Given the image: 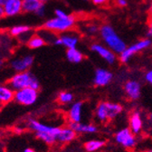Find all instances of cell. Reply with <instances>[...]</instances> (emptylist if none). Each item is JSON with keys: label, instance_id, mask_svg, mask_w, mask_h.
I'll list each match as a JSON object with an SVG mask.
<instances>
[{"label": "cell", "instance_id": "ac0fdd59", "mask_svg": "<svg viewBox=\"0 0 152 152\" xmlns=\"http://www.w3.org/2000/svg\"><path fill=\"white\" fill-rule=\"evenodd\" d=\"M45 5L42 3L40 0H23V13L37 15Z\"/></svg>", "mask_w": 152, "mask_h": 152}, {"label": "cell", "instance_id": "603a6c76", "mask_svg": "<svg viewBox=\"0 0 152 152\" xmlns=\"http://www.w3.org/2000/svg\"><path fill=\"white\" fill-rule=\"evenodd\" d=\"M66 59L70 63L79 64L83 60V54L77 48L67 49V51H66Z\"/></svg>", "mask_w": 152, "mask_h": 152}, {"label": "cell", "instance_id": "1f68e13d", "mask_svg": "<svg viewBox=\"0 0 152 152\" xmlns=\"http://www.w3.org/2000/svg\"><path fill=\"white\" fill-rule=\"evenodd\" d=\"M5 16V13H4V7H3V5L0 4V20Z\"/></svg>", "mask_w": 152, "mask_h": 152}, {"label": "cell", "instance_id": "83f0119b", "mask_svg": "<svg viewBox=\"0 0 152 152\" xmlns=\"http://www.w3.org/2000/svg\"><path fill=\"white\" fill-rule=\"evenodd\" d=\"M145 81L148 83L152 84V69L146 72V74H145Z\"/></svg>", "mask_w": 152, "mask_h": 152}, {"label": "cell", "instance_id": "60d3db41", "mask_svg": "<svg viewBox=\"0 0 152 152\" xmlns=\"http://www.w3.org/2000/svg\"><path fill=\"white\" fill-rule=\"evenodd\" d=\"M0 105H1V104H0Z\"/></svg>", "mask_w": 152, "mask_h": 152}, {"label": "cell", "instance_id": "4fadbf2b", "mask_svg": "<svg viewBox=\"0 0 152 152\" xmlns=\"http://www.w3.org/2000/svg\"><path fill=\"white\" fill-rule=\"evenodd\" d=\"M3 7L5 16H17L23 13V0H8L3 5Z\"/></svg>", "mask_w": 152, "mask_h": 152}, {"label": "cell", "instance_id": "74e56055", "mask_svg": "<svg viewBox=\"0 0 152 152\" xmlns=\"http://www.w3.org/2000/svg\"><path fill=\"white\" fill-rule=\"evenodd\" d=\"M7 1H8V0H1V4H2V5H4Z\"/></svg>", "mask_w": 152, "mask_h": 152}, {"label": "cell", "instance_id": "277c9868", "mask_svg": "<svg viewBox=\"0 0 152 152\" xmlns=\"http://www.w3.org/2000/svg\"><path fill=\"white\" fill-rule=\"evenodd\" d=\"M75 22V17L71 15L66 18H59L54 16L48 19L43 24V28L54 34H61L73 28Z\"/></svg>", "mask_w": 152, "mask_h": 152}, {"label": "cell", "instance_id": "ffe728a7", "mask_svg": "<svg viewBox=\"0 0 152 152\" xmlns=\"http://www.w3.org/2000/svg\"><path fill=\"white\" fill-rule=\"evenodd\" d=\"M69 126L77 133L80 134H93L98 131V127L93 124H85L82 122L74 123V122H70Z\"/></svg>", "mask_w": 152, "mask_h": 152}, {"label": "cell", "instance_id": "3957f363", "mask_svg": "<svg viewBox=\"0 0 152 152\" xmlns=\"http://www.w3.org/2000/svg\"><path fill=\"white\" fill-rule=\"evenodd\" d=\"M100 33L105 44L113 53L121 54L127 48L125 42L117 34V33L110 26L103 25L100 28Z\"/></svg>", "mask_w": 152, "mask_h": 152}, {"label": "cell", "instance_id": "5bb4252c", "mask_svg": "<svg viewBox=\"0 0 152 152\" xmlns=\"http://www.w3.org/2000/svg\"><path fill=\"white\" fill-rule=\"evenodd\" d=\"M79 43V37L72 34H63L59 37H56L53 44L55 45H60L66 47L67 49H72L77 47Z\"/></svg>", "mask_w": 152, "mask_h": 152}, {"label": "cell", "instance_id": "d4e9b609", "mask_svg": "<svg viewBox=\"0 0 152 152\" xmlns=\"http://www.w3.org/2000/svg\"><path fill=\"white\" fill-rule=\"evenodd\" d=\"M35 137L40 140L41 141H43L44 143L47 144V145H53L54 143H56V138L55 136L50 134V133H42V132H36L35 133Z\"/></svg>", "mask_w": 152, "mask_h": 152}, {"label": "cell", "instance_id": "cb8c5ba5", "mask_svg": "<svg viewBox=\"0 0 152 152\" xmlns=\"http://www.w3.org/2000/svg\"><path fill=\"white\" fill-rule=\"evenodd\" d=\"M105 146V141L102 140H91L84 143V149L86 152H96Z\"/></svg>", "mask_w": 152, "mask_h": 152}, {"label": "cell", "instance_id": "8fae6325", "mask_svg": "<svg viewBox=\"0 0 152 152\" xmlns=\"http://www.w3.org/2000/svg\"><path fill=\"white\" fill-rule=\"evenodd\" d=\"M112 79L113 74L110 71L104 68H98L94 73L93 83L98 87H104L110 83Z\"/></svg>", "mask_w": 152, "mask_h": 152}, {"label": "cell", "instance_id": "484cf974", "mask_svg": "<svg viewBox=\"0 0 152 152\" xmlns=\"http://www.w3.org/2000/svg\"><path fill=\"white\" fill-rule=\"evenodd\" d=\"M74 96L73 94L70 91H61L58 94L57 100L61 104H69L73 102Z\"/></svg>", "mask_w": 152, "mask_h": 152}, {"label": "cell", "instance_id": "44dd1931", "mask_svg": "<svg viewBox=\"0 0 152 152\" xmlns=\"http://www.w3.org/2000/svg\"><path fill=\"white\" fill-rule=\"evenodd\" d=\"M15 91L8 86L0 84V104L5 105L14 101Z\"/></svg>", "mask_w": 152, "mask_h": 152}, {"label": "cell", "instance_id": "d6986e66", "mask_svg": "<svg viewBox=\"0 0 152 152\" xmlns=\"http://www.w3.org/2000/svg\"><path fill=\"white\" fill-rule=\"evenodd\" d=\"M9 34L20 39L25 36L30 38L32 35V27L27 25H15L9 29Z\"/></svg>", "mask_w": 152, "mask_h": 152}, {"label": "cell", "instance_id": "836d02e7", "mask_svg": "<svg viewBox=\"0 0 152 152\" xmlns=\"http://www.w3.org/2000/svg\"><path fill=\"white\" fill-rule=\"evenodd\" d=\"M148 36H152V22L149 25V28L148 31Z\"/></svg>", "mask_w": 152, "mask_h": 152}, {"label": "cell", "instance_id": "7402d4cb", "mask_svg": "<svg viewBox=\"0 0 152 152\" xmlns=\"http://www.w3.org/2000/svg\"><path fill=\"white\" fill-rule=\"evenodd\" d=\"M46 45V41L40 34H32L29 40L26 42V45L30 49H39Z\"/></svg>", "mask_w": 152, "mask_h": 152}, {"label": "cell", "instance_id": "9a60e30c", "mask_svg": "<svg viewBox=\"0 0 152 152\" xmlns=\"http://www.w3.org/2000/svg\"><path fill=\"white\" fill-rule=\"evenodd\" d=\"M77 137L76 133L70 126L66 127H60V130L56 136V141L61 144H67L74 140Z\"/></svg>", "mask_w": 152, "mask_h": 152}, {"label": "cell", "instance_id": "f546056e", "mask_svg": "<svg viewBox=\"0 0 152 152\" xmlns=\"http://www.w3.org/2000/svg\"><path fill=\"white\" fill-rule=\"evenodd\" d=\"M91 1L93 4L97 5V6H104L110 1V0H91Z\"/></svg>", "mask_w": 152, "mask_h": 152}, {"label": "cell", "instance_id": "7a4b0ae2", "mask_svg": "<svg viewBox=\"0 0 152 152\" xmlns=\"http://www.w3.org/2000/svg\"><path fill=\"white\" fill-rule=\"evenodd\" d=\"M122 110L123 107L120 103L101 102L95 109V118L99 122L104 123L118 117Z\"/></svg>", "mask_w": 152, "mask_h": 152}, {"label": "cell", "instance_id": "e575fe53", "mask_svg": "<svg viewBox=\"0 0 152 152\" xmlns=\"http://www.w3.org/2000/svg\"><path fill=\"white\" fill-rule=\"evenodd\" d=\"M23 152H35V150H34L33 148H26Z\"/></svg>", "mask_w": 152, "mask_h": 152}, {"label": "cell", "instance_id": "4dcf8cb0", "mask_svg": "<svg viewBox=\"0 0 152 152\" xmlns=\"http://www.w3.org/2000/svg\"><path fill=\"white\" fill-rule=\"evenodd\" d=\"M116 4L121 7H124L128 5V2L127 0H116Z\"/></svg>", "mask_w": 152, "mask_h": 152}, {"label": "cell", "instance_id": "f1b7e54d", "mask_svg": "<svg viewBox=\"0 0 152 152\" xmlns=\"http://www.w3.org/2000/svg\"><path fill=\"white\" fill-rule=\"evenodd\" d=\"M97 31H98V27H97L96 26H94V25L90 26L87 27V32H88V34H96Z\"/></svg>", "mask_w": 152, "mask_h": 152}, {"label": "cell", "instance_id": "5b68a950", "mask_svg": "<svg viewBox=\"0 0 152 152\" xmlns=\"http://www.w3.org/2000/svg\"><path fill=\"white\" fill-rule=\"evenodd\" d=\"M38 96H39V92L37 90L25 88L15 91L14 101L23 106H32L37 102Z\"/></svg>", "mask_w": 152, "mask_h": 152}, {"label": "cell", "instance_id": "4316f807", "mask_svg": "<svg viewBox=\"0 0 152 152\" xmlns=\"http://www.w3.org/2000/svg\"><path fill=\"white\" fill-rule=\"evenodd\" d=\"M54 15H55L56 17H59V18H66V17H68L70 15L65 11H64V10H62L60 8H56L54 10Z\"/></svg>", "mask_w": 152, "mask_h": 152}, {"label": "cell", "instance_id": "e0dca14e", "mask_svg": "<svg viewBox=\"0 0 152 152\" xmlns=\"http://www.w3.org/2000/svg\"><path fill=\"white\" fill-rule=\"evenodd\" d=\"M83 108V103L82 102H76L71 105L70 110L68 111V119L70 122L78 123L82 121Z\"/></svg>", "mask_w": 152, "mask_h": 152}, {"label": "cell", "instance_id": "8d00e7d4", "mask_svg": "<svg viewBox=\"0 0 152 152\" xmlns=\"http://www.w3.org/2000/svg\"><path fill=\"white\" fill-rule=\"evenodd\" d=\"M3 64H4V62H3L1 59H0V68H1V67L3 66Z\"/></svg>", "mask_w": 152, "mask_h": 152}, {"label": "cell", "instance_id": "9c48e42d", "mask_svg": "<svg viewBox=\"0 0 152 152\" xmlns=\"http://www.w3.org/2000/svg\"><path fill=\"white\" fill-rule=\"evenodd\" d=\"M27 127L32 129L33 131L36 132H42V133H50V134L57 136L58 132L60 130V127H53V126H49L46 124H44L40 121H38L34 119H29L27 121Z\"/></svg>", "mask_w": 152, "mask_h": 152}, {"label": "cell", "instance_id": "7c38bea8", "mask_svg": "<svg viewBox=\"0 0 152 152\" xmlns=\"http://www.w3.org/2000/svg\"><path fill=\"white\" fill-rule=\"evenodd\" d=\"M91 51L98 53L109 64H113L116 62L117 58H116L115 53H113L110 48H107L104 45H100V44H92L91 45Z\"/></svg>", "mask_w": 152, "mask_h": 152}, {"label": "cell", "instance_id": "ab89813d", "mask_svg": "<svg viewBox=\"0 0 152 152\" xmlns=\"http://www.w3.org/2000/svg\"><path fill=\"white\" fill-rule=\"evenodd\" d=\"M149 117H150V119H151V120H152V113H151V114H150V116H149Z\"/></svg>", "mask_w": 152, "mask_h": 152}, {"label": "cell", "instance_id": "8992f818", "mask_svg": "<svg viewBox=\"0 0 152 152\" xmlns=\"http://www.w3.org/2000/svg\"><path fill=\"white\" fill-rule=\"evenodd\" d=\"M152 45V42L146 38V39H142L137 43H135L134 45H132L129 47H127L121 54H120V62L121 64H127L130 59L131 57L136 54L137 53L142 51V50H145L147 48H148L150 45Z\"/></svg>", "mask_w": 152, "mask_h": 152}, {"label": "cell", "instance_id": "52a82bcc", "mask_svg": "<svg viewBox=\"0 0 152 152\" xmlns=\"http://www.w3.org/2000/svg\"><path fill=\"white\" fill-rule=\"evenodd\" d=\"M115 141L125 148H133L137 144V139L129 128H124L120 129L115 134Z\"/></svg>", "mask_w": 152, "mask_h": 152}, {"label": "cell", "instance_id": "30bf717a", "mask_svg": "<svg viewBox=\"0 0 152 152\" xmlns=\"http://www.w3.org/2000/svg\"><path fill=\"white\" fill-rule=\"evenodd\" d=\"M126 96L131 101H137L141 96V84L136 80H129L124 84Z\"/></svg>", "mask_w": 152, "mask_h": 152}, {"label": "cell", "instance_id": "d6a6232c", "mask_svg": "<svg viewBox=\"0 0 152 152\" xmlns=\"http://www.w3.org/2000/svg\"><path fill=\"white\" fill-rule=\"evenodd\" d=\"M14 131L16 133V134H21V133L23 132V128H19V127H16V128H15Z\"/></svg>", "mask_w": 152, "mask_h": 152}, {"label": "cell", "instance_id": "ba28073f", "mask_svg": "<svg viewBox=\"0 0 152 152\" xmlns=\"http://www.w3.org/2000/svg\"><path fill=\"white\" fill-rule=\"evenodd\" d=\"M34 62V58L33 55L26 54L24 56L13 59L10 62V67L15 72H27L33 66Z\"/></svg>", "mask_w": 152, "mask_h": 152}, {"label": "cell", "instance_id": "6da1fadb", "mask_svg": "<svg viewBox=\"0 0 152 152\" xmlns=\"http://www.w3.org/2000/svg\"><path fill=\"white\" fill-rule=\"evenodd\" d=\"M7 85L14 91H19L25 88H32L34 90L40 89V83L36 76L30 71L23 72H15L8 80Z\"/></svg>", "mask_w": 152, "mask_h": 152}, {"label": "cell", "instance_id": "d590c367", "mask_svg": "<svg viewBox=\"0 0 152 152\" xmlns=\"http://www.w3.org/2000/svg\"><path fill=\"white\" fill-rule=\"evenodd\" d=\"M40 1H41L42 3H44V4H45V3H47V2H49V1H51V0H40Z\"/></svg>", "mask_w": 152, "mask_h": 152}, {"label": "cell", "instance_id": "2e32d148", "mask_svg": "<svg viewBox=\"0 0 152 152\" xmlns=\"http://www.w3.org/2000/svg\"><path fill=\"white\" fill-rule=\"evenodd\" d=\"M129 128L132 131L133 134L138 135L141 132L143 127V121L140 111H134L130 114L129 119Z\"/></svg>", "mask_w": 152, "mask_h": 152}, {"label": "cell", "instance_id": "f35d334b", "mask_svg": "<svg viewBox=\"0 0 152 152\" xmlns=\"http://www.w3.org/2000/svg\"><path fill=\"white\" fill-rule=\"evenodd\" d=\"M145 152H152V148H150V149H148V150H147Z\"/></svg>", "mask_w": 152, "mask_h": 152}]
</instances>
